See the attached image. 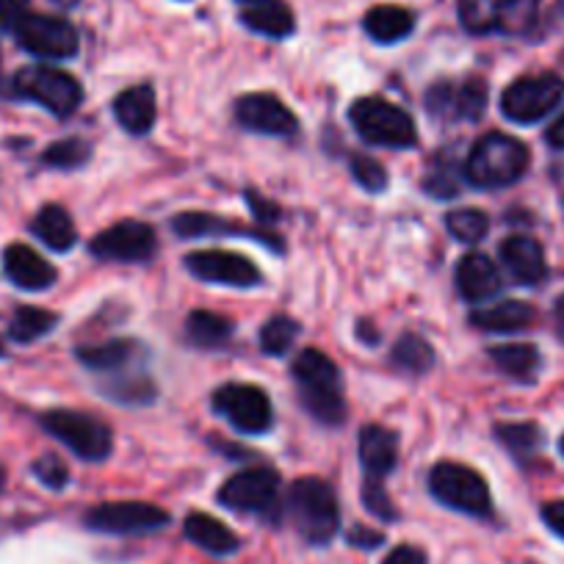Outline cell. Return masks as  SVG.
Masks as SVG:
<instances>
[{
  "instance_id": "1",
  "label": "cell",
  "mask_w": 564,
  "mask_h": 564,
  "mask_svg": "<svg viewBox=\"0 0 564 564\" xmlns=\"http://www.w3.org/2000/svg\"><path fill=\"white\" fill-rule=\"evenodd\" d=\"M294 379L305 410L316 421L338 426L346 415V401L340 393V371L324 351L305 349L294 360Z\"/></svg>"
},
{
  "instance_id": "2",
  "label": "cell",
  "mask_w": 564,
  "mask_h": 564,
  "mask_svg": "<svg viewBox=\"0 0 564 564\" xmlns=\"http://www.w3.org/2000/svg\"><path fill=\"white\" fill-rule=\"evenodd\" d=\"M529 170V148L507 133H487L474 144L465 177L479 188H503L518 183Z\"/></svg>"
},
{
  "instance_id": "3",
  "label": "cell",
  "mask_w": 564,
  "mask_h": 564,
  "mask_svg": "<svg viewBox=\"0 0 564 564\" xmlns=\"http://www.w3.org/2000/svg\"><path fill=\"white\" fill-rule=\"evenodd\" d=\"M291 520L311 545H327L340 529V507L333 485L318 476L294 481L289 496Z\"/></svg>"
},
{
  "instance_id": "4",
  "label": "cell",
  "mask_w": 564,
  "mask_h": 564,
  "mask_svg": "<svg viewBox=\"0 0 564 564\" xmlns=\"http://www.w3.org/2000/svg\"><path fill=\"white\" fill-rule=\"evenodd\" d=\"M351 124L362 141L377 148H412L417 141L415 122L404 108L393 106L384 97H360L349 111Z\"/></svg>"
},
{
  "instance_id": "5",
  "label": "cell",
  "mask_w": 564,
  "mask_h": 564,
  "mask_svg": "<svg viewBox=\"0 0 564 564\" xmlns=\"http://www.w3.org/2000/svg\"><path fill=\"white\" fill-rule=\"evenodd\" d=\"M540 0H463L459 20L470 34L518 36L534 25Z\"/></svg>"
},
{
  "instance_id": "6",
  "label": "cell",
  "mask_w": 564,
  "mask_h": 564,
  "mask_svg": "<svg viewBox=\"0 0 564 564\" xmlns=\"http://www.w3.org/2000/svg\"><path fill=\"white\" fill-rule=\"evenodd\" d=\"M42 426L80 459L100 463L111 454V430L95 415L75 410H51L42 415Z\"/></svg>"
},
{
  "instance_id": "7",
  "label": "cell",
  "mask_w": 564,
  "mask_h": 564,
  "mask_svg": "<svg viewBox=\"0 0 564 564\" xmlns=\"http://www.w3.org/2000/svg\"><path fill=\"white\" fill-rule=\"evenodd\" d=\"M430 490L437 501L465 514H490L492 501L487 481L474 468L459 463H441L430 474Z\"/></svg>"
},
{
  "instance_id": "8",
  "label": "cell",
  "mask_w": 564,
  "mask_h": 564,
  "mask_svg": "<svg viewBox=\"0 0 564 564\" xmlns=\"http://www.w3.org/2000/svg\"><path fill=\"white\" fill-rule=\"evenodd\" d=\"M14 89H18V95L45 106L56 117H69L84 100V89L73 75L56 67H45V64L20 69L14 75Z\"/></svg>"
},
{
  "instance_id": "9",
  "label": "cell",
  "mask_w": 564,
  "mask_h": 564,
  "mask_svg": "<svg viewBox=\"0 0 564 564\" xmlns=\"http://www.w3.org/2000/svg\"><path fill=\"white\" fill-rule=\"evenodd\" d=\"M564 95V80L556 73L518 78L501 97L503 117L518 124H534L553 111Z\"/></svg>"
},
{
  "instance_id": "10",
  "label": "cell",
  "mask_w": 564,
  "mask_h": 564,
  "mask_svg": "<svg viewBox=\"0 0 564 564\" xmlns=\"http://www.w3.org/2000/svg\"><path fill=\"white\" fill-rule=\"evenodd\" d=\"M214 406L243 435H263L274 421L269 395L254 384H221L214 393Z\"/></svg>"
},
{
  "instance_id": "11",
  "label": "cell",
  "mask_w": 564,
  "mask_h": 564,
  "mask_svg": "<svg viewBox=\"0 0 564 564\" xmlns=\"http://www.w3.org/2000/svg\"><path fill=\"white\" fill-rule=\"evenodd\" d=\"M18 36L20 47L29 51L31 56L40 58H69L78 53V31L64 18H51V14H25L18 29L12 31Z\"/></svg>"
},
{
  "instance_id": "12",
  "label": "cell",
  "mask_w": 564,
  "mask_h": 564,
  "mask_svg": "<svg viewBox=\"0 0 564 564\" xmlns=\"http://www.w3.org/2000/svg\"><path fill=\"white\" fill-rule=\"evenodd\" d=\"M280 496V476L271 468H247L225 481L219 490L221 507L243 514H269Z\"/></svg>"
},
{
  "instance_id": "13",
  "label": "cell",
  "mask_w": 564,
  "mask_h": 564,
  "mask_svg": "<svg viewBox=\"0 0 564 564\" xmlns=\"http://www.w3.org/2000/svg\"><path fill=\"white\" fill-rule=\"evenodd\" d=\"M166 523L170 514L144 501H111L86 512V525L106 534H144V531L164 529Z\"/></svg>"
},
{
  "instance_id": "14",
  "label": "cell",
  "mask_w": 564,
  "mask_h": 564,
  "mask_svg": "<svg viewBox=\"0 0 564 564\" xmlns=\"http://www.w3.org/2000/svg\"><path fill=\"white\" fill-rule=\"evenodd\" d=\"M91 254L100 260H119V263H141L150 260L159 249V238L155 230L144 221H119V225L108 227V230L97 232L91 241Z\"/></svg>"
},
{
  "instance_id": "15",
  "label": "cell",
  "mask_w": 564,
  "mask_h": 564,
  "mask_svg": "<svg viewBox=\"0 0 564 564\" xmlns=\"http://www.w3.org/2000/svg\"><path fill=\"white\" fill-rule=\"evenodd\" d=\"M186 269L205 282L219 285H236V289H252L260 282V269L249 258L225 249H203L186 258Z\"/></svg>"
},
{
  "instance_id": "16",
  "label": "cell",
  "mask_w": 564,
  "mask_h": 564,
  "mask_svg": "<svg viewBox=\"0 0 564 564\" xmlns=\"http://www.w3.org/2000/svg\"><path fill=\"white\" fill-rule=\"evenodd\" d=\"M236 119L247 130L265 135H291L300 128L294 111L274 95H263V91L243 95L236 102Z\"/></svg>"
},
{
  "instance_id": "17",
  "label": "cell",
  "mask_w": 564,
  "mask_h": 564,
  "mask_svg": "<svg viewBox=\"0 0 564 564\" xmlns=\"http://www.w3.org/2000/svg\"><path fill=\"white\" fill-rule=\"evenodd\" d=\"M426 106H430V111L435 113V117L468 119V122H476V119L485 113L487 84L479 78L465 80L463 86L437 84L432 86L430 95H426Z\"/></svg>"
},
{
  "instance_id": "18",
  "label": "cell",
  "mask_w": 564,
  "mask_h": 564,
  "mask_svg": "<svg viewBox=\"0 0 564 564\" xmlns=\"http://www.w3.org/2000/svg\"><path fill=\"white\" fill-rule=\"evenodd\" d=\"M3 271L18 289L25 291H45L56 282V269L25 243H12L3 252Z\"/></svg>"
},
{
  "instance_id": "19",
  "label": "cell",
  "mask_w": 564,
  "mask_h": 564,
  "mask_svg": "<svg viewBox=\"0 0 564 564\" xmlns=\"http://www.w3.org/2000/svg\"><path fill=\"white\" fill-rule=\"evenodd\" d=\"M457 291L468 302H485L501 291L496 263L481 252H468L457 265Z\"/></svg>"
},
{
  "instance_id": "20",
  "label": "cell",
  "mask_w": 564,
  "mask_h": 564,
  "mask_svg": "<svg viewBox=\"0 0 564 564\" xmlns=\"http://www.w3.org/2000/svg\"><path fill=\"white\" fill-rule=\"evenodd\" d=\"M498 252H501L507 271L520 282V285H536V282L545 280V252H542V247L534 238L512 236L501 243Z\"/></svg>"
},
{
  "instance_id": "21",
  "label": "cell",
  "mask_w": 564,
  "mask_h": 564,
  "mask_svg": "<svg viewBox=\"0 0 564 564\" xmlns=\"http://www.w3.org/2000/svg\"><path fill=\"white\" fill-rule=\"evenodd\" d=\"M395 459H399V441L390 430L384 426H362L360 432V463L366 468L368 476L373 479H382L390 470L395 468Z\"/></svg>"
},
{
  "instance_id": "22",
  "label": "cell",
  "mask_w": 564,
  "mask_h": 564,
  "mask_svg": "<svg viewBox=\"0 0 564 564\" xmlns=\"http://www.w3.org/2000/svg\"><path fill=\"white\" fill-rule=\"evenodd\" d=\"M113 117L122 124L128 133H148L155 124V91L153 86L141 84L133 89L122 91V95L113 100Z\"/></svg>"
},
{
  "instance_id": "23",
  "label": "cell",
  "mask_w": 564,
  "mask_h": 564,
  "mask_svg": "<svg viewBox=\"0 0 564 564\" xmlns=\"http://www.w3.org/2000/svg\"><path fill=\"white\" fill-rule=\"evenodd\" d=\"M183 531H186L188 540L194 542V545H199L203 551L214 553V556H227V553H236L238 551V536L232 534L230 529H227L221 520L210 518V514L205 512H192L186 518V523H183Z\"/></svg>"
},
{
  "instance_id": "24",
  "label": "cell",
  "mask_w": 564,
  "mask_h": 564,
  "mask_svg": "<svg viewBox=\"0 0 564 564\" xmlns=\"http://www.w3.org/2000/svg\"><path fill=\"white\" fill-rule=\"evenodd\" d=\"M534 322V307L518 300L501 302L496 307H485V311L470 316V324L485 329V333H520V329H529Z\"/></svg>"
},
{
  "instance_id": "25",
  "label": "cell",
  "mask_w": 564,
  "mask_h": 564,
  "mask_svg": "<svg viewBox=\"0 0 564 564\" xmlns=\"http://www.w3.org/2000/svg\"><path fill=\"white\" fill-rule=\"evenodd\" d=\"M241 23L247 25L249 31L263 36H274V40H282V36L294 34V12H291L285 3H276V0H265V3H254V7H247L241 12Z\"/></svg>"
},
{
  "instance_id": "26",
  "label": "cell",
  "mask_w": 564,
  "mask_h": 564,
  "mask_svg": "<svg viewBox=\"0 0 564 564\" xmlns=\"http://www.w3.org/2000/svg\"><path fill=\"white\" fill-rule=\"evenodd\" d=\"M172 230H175L181 238H203V236H210V232H247V236H252L254 241L269 243V247L276 249V252L282 249V243L274 241V236H265V232L249 230V227H243V225H230V221L219 219V216H210V214H181V216H175V221H172Z\"/></svg>"
},
{
  "instance_id": "27",
  "label": "cell",
  "mask_w": 564,
  "mask_h": 564,
  "mask_svg": "<svg viewBox=\"0 0 564 564\" xmlns=\"http://www.w3.org/2000/svg\"><path fill=\"white\" fill-rule=\"evenodd\" d=\"M362 29L371 40L382 42V45H393V42H401L404 36L412 34L415 18L401 7H377L366 14Z\"/></svg>"
},
{
  "instance_id": "28",
  "label": "cell",
  "mask_w": 564,
  "mask_h": 564,
  "mask_svg": "<svg viewBox=\"0 0 564 564\" xmlns=\"http://www.w3.org/2000/svg\"><path fill=\"white\" fill-rule=\"evenodd\" d=\"M31 230H34V236L42 238L47 247L56 249V252H67V249H73L75 241H78L73 219H69V214L62 205H45V208L36 214Z\"/></svg>"
},
{
  "instance_id": "29",
  "label": "cell",
  "mask_w": 564,
  "mask_h": 564,
  "mask_svg": "<svg viewBox=\"0 0 564 564\" xmlns=\"http://www.w3.org/2000/svg\"><path fill=\"white\" fill-rule=\"evenodd\" d=\"M135 357H139V346L133 340H108V344L78 349V360L97 373H119Z\"/></svg>"
},
{
  "instance_id": "30",
  "label": "cell",
  "mask_w": 564,
  "mask_h": 564,
  "mask_svg": "<svg viewBox=\"0 0 564 564\" xmlns=\"http://www.w3.org/2000/svg\"><path fill=\"white\" fill-rule=\"evenodd\" d=\"M492 362L501 368L507 377L518 379V382H534L536 368H540V351L531 344H503L490 349Z\"/></svg>"
},
{
  "instance_id": "31",
  "label": "cell",
  "mask_w": 564,
  "mask_h": 564,
  "mask_svg": "<svg viewBox=\"0 0 564 564\" xmlns=\"http://www.w3.org/2000/svg\"><path fill=\"white\" fill-rule=\"evenodd\" d=\"M188 338L203 349H216L232 338V322L210 311H194L186 322Z\"/></svg>"
},
{
  "instance_id": "32",
  "label": "cell",
  "mask_w": 564,
  "mask_h": 564,
  "mask_svg": "<svg viewBox=\"0 0 564 564\" xmlns=\"http://www.w3.org/2000/svg\"><path fill=\"white\" fill-rule=\"evenodd\" d=\"M390 360L410 373H426L432 366H435V351H432V346L426 344L421 335L406 333V335H401L399 344L393 346V355H390Z\"/></svg>"
},
{
  "instance_id": "33",
  "label": "cell",
  "mask_w": 564,
  "mask_h": 564,
  "mask_svg": "<svg viewBox=\"0 0 564 564\" xmlns=\"http://www.w3.org/2000/svg\"><path fill=\"white\" fill-rule=\"evenodd\" d=\"M53 327H56V316L53 313L40 311V307H20L12 316V324H9V335L18 344H31V340L51 333Z\"/></svg>"
},
{
  "instance_id": "34",
  "label": "cell",
  "mask_w": 564,
  "mask_h": 564,
  "mask_svg": "<svg viewBox=\"0 0 564 564\" xmlns=\"http://www.w3.org/2000/svg\"><path fill=\"white\" fill-rule=\"evenodd\" d=\"M446 227L457 241L476 243L487 236V230H490V219H487L485 210L463 208V210H452V214L446 216Z\"/></svg>"
},
{
  "instance_id": "35",
  "label": "cell",
  "mask_w": 564,
  "mask_h": 564,
  "mask_svg": "<svg viewBox=\"0 0 564 564\" xmlns=\"http://www.w3.org/2000/svg\"><path fill=\"white\" fill-rule=\"evenodd\" d=\"M296 338H300V324L289 316H276L260 333V346H263L265 355L280 357L296 344Z\"/></svg>"
},
{
  "instance_id": "36",
  "label": "cell",
  "mask_w": 564,
  "mask_h": 564,
  "mask_svg": "<svg viewBox=\"0 0 564 564\" xmlns=\"http://www.w3.org/2000/svg\"><path fill=\"white\" fill-rule=\"evenodd\" d=\"M102 390H106V395H111V399L122 401V404H148L155 395L153 382H148V379L139 377V373H128L124 379L106 384Z\"/></svg>"
},
{
  "instance_id": "37",
  "label": "cell",
  "mask_w": 564,
  "mask_h": 564,
  "mask_svg": "<svg viewBox=\"0 0 564 564\" xmlns=\"http://www.w3.org/2000/svg\"><path fill=\"white\" fill-rule=\"evenodd\" d=\"M89 159V144L80 139H64L51 144L45 153V164L58 166V170H75L80 166L84 161Z\"/></svg>"
},
{
  "instance_id": "38",
  "label": "cell",
  "mask_w": 564,
  "mask_h": 564,
  "mask_svg": "<svg viewBox=\"0 0 564 564\" xmlns=\"http://www.w3.org/2000/svg\"><path fill=\"white\" fill-rule=\"evenodd\" d=\"M498 437H501L503 446H509L520 457L531 454L540 446V432L531 423H507V426H498Z\"/></svg>"
},
{
  "instance_id": "39",
  "label": "cell",
  "mask_w": 564,
  "mask_h": 564,
  "mask_svg": "<svg viewBox=\"0 0 564 564\" xmlns=\"http://www.w3.org/2000/svg\"><path fill=\"white\" fill-rule=\"evenodd\" d=\"M351 175H355V181L371 194L382 192V188L388 186V172H384V166L379 164V161H373L371 155H355V159H351Z\"/></svg>"
},
{
  "instance_id": "40",
  "label": "cell",
  "mask_w": 564,
  "mask_h": 564,
  "mask_svg": "<svg viewBox=\"0 0 564 564\" xmlns=\"http://www.w3.org/2000/svg\"><path fill=\"white\" fill-rule=\"evenodd\" d=\"M362 503H366L368 512L377 514V518L395 520V507H393V501H390L388 490L382 487V479H373V476H368L366 485H362Z\"/></svg>"
},
{
  "instance_id": "41",
  "label": "cell",
  "mask_w": 564,
  "mask_h": 564,
  "mask_svg": "<svg viewBox=\"0 0 564 564\" xmlns=\"http://www.w3.org/2000/svg\"><path fill=\"white\" fill-rule=\"evenodd\" d=\"M34 474L40 476L42 485L53 487V490H62V487L67 485V479H69L67 465H64L58 457H53V454H47V457L36 459V463H34Z\"/></svg>"
},
{
  "instance_id": "42",
  "label": "cell",
  "mask_w": 564,
  "mask_h": 564,
  "mask_svg": "<svg viewBox=\"0 0 564 564\" xmlns=\"http://www.w3.org/2000/svg\"><path fill=\"white\" fill-rule=\"evenodd\" d=\"M423 186L430 188L432 197H454L457 194V175H454L452 166H437V170L430 172L426 183Z\"/></svg>"
},
{
  "instance_id": "43",
  "label": "cell",
  "mask_w": 564,
  "mask_h": 564,
  "mask_svg": "<svg viewBox=\"0 0 564 564\" xmlns=\"http://www.w3.org/2000/svg\"><path fill=\"white\" fill-rule=\"evenodd\" d=\"M29 14V0H0V31H14Z\"/></svg>"
},
{
  "instance_id": "44",
  "label": "cell",
  "mask_w": 564,
  "mask_h": 564,
  "mask_svg": "<svg viewBox=\"0 0 564 564\" xmlns=\"http://www.w3.org/2000/svg\"><path fill=\"white\" fill-rule=\"evenodd\" d=\"M382 564H426V553L415 545H399L388 553Z\"/></svg>"
},
{
  "instance_id": "45",
  "label": "cell",
  "mask_w": 564,
  "mask_h": 564,
  "mask_svg": "<svg viewBox=\"0 0 564 564\" xmlns=\"http://www.w3.org/2000/svg\"><path fill=\"white\" fill-rule=\"evenodd\" d=\"M542 520H545V525L553 534H558L564 540V501L545 503V507H542Z\"/></svg>"
},
{
  "instance_id": "46",
  "label": "cell",
  "mask_w": 564,
  "mask_h": 564,
  "mask_svg": "<svg viewBox=\"0 0 564 564\" xmlns=\"http://www.w3.org/2000/svg\"><path fill=\"white\" fill-rule=\"evenodd\" d=\"M349 542H355V545H360V547H377L379 542H382V534H379V531H368V529H362V525H357V529L351 531Z\"/></svg>"
},
{
  "instance_id": "47",
  "label": "cell",
  "mask_w": 564,
  "mask_h": 564,
  "mask_svg": "<svg viewBox=\"0 0 564 564\" xmlns=\"http://www.w3.org/2000/svg\"><path fill=\"white\" fill-rule=\"evenodd\" d=\"M547 144L556 150H564V113L547 128Z\"/></svg>"
},
{
  "instance_id": "48",
  "label": "cell",
  "mask_w": 564,
  "mask_h": 564,
  "mask_svg": "<svg viewBox=\"0 0 564 564\" xmlns=\"http://www.w3.org/2000/svg\"><path fill=\"white\" fill-rule=\"evenodd\" d=\"M249 205H252V210H254V214H258V219H263V221H271V219H276V210H271L269 205H265L263 199H258V197H254L252 192H249Z\"/></svg>"
},
{
  "instance_id": "49",
  "label": "cell",
  "mask_w": 564,
  "mask_h": 564,
  "mask_svg": "<svg viewBox=\"0 0 564 564\" xmlns=\"http://www.w3.org/2000/svg\"><path fill=\"white\" fill-rule=\"evenodd\" d=\"M556 333L564 340V296L556 302Z\"/></svg>"
},
{
  "instance_id": "50",
  "label": "cell",
  "mask_w": 564,
  "mask_h": 564,
  "mask_svg": "<svg viewBox=\"0 0 564 564\" xmlns=\"http://www.w3.org/2000/svg\"><path fill=\"white\" fill-rule=\"evenodd\" d=\"M241 3H247V7H254V3H265V0H241Z\"/></svg>"
},
{
  "instance_id": "51",
  "label": "cell",
  "mask_w": 564,
  "mask_h": 564,
  "mask_svg": "<svg viewBox=\"0 0 564 564\" xmlns=\"http://www.w3.org/2000/svg\"><path fill=\"white\" fill-rule=\"evenodd\" d=\"M3 479H7V470H3V465H0V485H3Z\"/></svg>"
},
{
  "instance_id": "52",
  "label": "cell",
  "mask_w": 564,
  "mask_h": 564,
  "mask_svg": "<svg viewBox=\"0 0 564 564\" xmlns=\"http://www.w3.org/2000/svg\"><path fill=\"white\" fill-rule=\"evenodd\" d=\"M562 454H564V437H562Z\"/></svg>"
},
{
  "instance_id": "53",
  "label": "cell",
  "mask_w": 564,
  "mask_h": 564,
  "mask_svg": "<svg viewBox=\"0 0 564 564\" xmlns=\"http://www.w3.org/2000/svg\"><path fill=\"white\" fill-rule=\"evenodd\" d=\"M0 355H3V346H0Z\"/></svg>"
}]
</instances>
